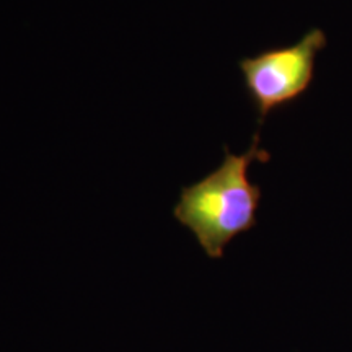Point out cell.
I'll list each match as a JSON object with an SVG mask.
<instances>
[{"label":"cell","instance_id":"1","mask_svg":"<svg viewBox=\"0 0 352 352\" xmlns=\"http://www.w3.org/2000/svg\"><path fill=\"white\" fill-rule=\"evenodd\" d=\"M270 158V152L259 147L256 134L245 153L235 155L226 147L217 168L182 188L173 217L195 235L208 258H223L233 239L256 227L263 195L261 188L250 182L248 170L253 162L264 164Z\"/></svg>","mask_w":352,"mask_h":352},{"label":"cell","instance_id":"2","mask_svg":"<svg viewBox=\"0 0 352 352\" xmlns=\"http://www.w3.org/2000/svg\"><path fill=\"white\" fill-rule=\"evenodd\" d=\"M327 46L323 30L314 28L300 41L277 46L239 63L250 103L258 114V124L277 109L289 107L310 88L318 52Z\"/></svg>","mask_w":352,"mask_h":352}]
</instances>
